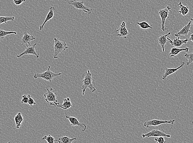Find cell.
Instances as JSON below:
<instances>
[{"label": "cell", "instance_id": "1", "mask_svg": "<svg viewBox=\"0 0 193 143\" xmlns=\"http://www.w3.org/2000/svg\"><path fill=\"white\" fill-rule=\"evenodd\" d=\"M83 80H82V95H84L86 90L87 88L89 89L92 92L96 91V88L93 85L92 83L93 79L92 78V74L89 70H87V72L85 73L82 76Z\"/></svg>", "mask_w": 193, "mask_h": 143}, {"label": "cell", "instance_id": "2", "mask_svg": "<svg viewBox=\"0 0 193 143\" xmlns=\"http://www.w3.org/2000/svg\"><path fill=\"white\" fill-rule=\"evenodd\" d=\"M50 68L51 67L48 66L47 71H45V72L40 73H35L33 76V78L35 79L39 78L51 82L55 77L62 75L61 73H56L52 72L50 70Z\"/></svg>", "mask_w": 193, "mask_h": 143}, {"label": "cell", "instance_id": "3", "mask_svg": "<svg viewBox=\"0 0 193 143\" xmlns=\"http://www.w3.org/2000/svg\"><path fill=\"white\" fill-rule=\"evenodd\" d=\"M47 92L44 95L45 101L48 103L50 104V106L57 107V106L60 105L58 102V100L57 99V94L54 92V89L50 88V90L46 88Z\"/></svg>", "mask_w": 193, "mask_h": 143}, {"label": "cell", "instance_id": "4", "mask_svg": "<svg viewBox=\"0 0 193 143\" xmlns=\"http://www.w3.org/2000/svg\"><path fill=\"white\" fill-rule=\"evenodd\" d=\"M54 58H58V55L59 54L62 53L68 48V46L67 45V43L64 41H61L60 40L54 38Z\"/></svg>", "mask_w": 193, "mask_h": 143}, {"label": "cell", "instance_id": "5", "mask_svg": "<svg viewBox=\"0 0 193 143\" xmlns=\"http://www.w3.org/2000/svg\"><path fill=\"white\" fill-rule=\"evenodd\" d=\"M171 12V8L170 6H167L166 8L160 10L158 12V14H159L161 20V30L163 32H164L166 30H168V28L167 26H165L166 20L169 17L168 14L170 12Z\"/></svg>", "mask_w": 193, "mask_h": 143}, {"label": "cell", "instance_id": "6", "mask_svg": "<svg viewBox=\"0 0 193 143\" xmlns=\"http://www.w3.org/2000/svg\"><path fill=\"white\" fill-rule=\"evenodd\" d=\"M69 5H72L75 8L79 10V11H83L87 14H90L92 13V9L89 8L85 6L84 4L83 1H76V0H73L70 1L68 2Z\"/></svg>", "mask_w": 193, "mask_h": 143}, {"label": "cell", "instance_id": "7", "mask_svg": "<svg viewBox=\"0 0 193 143\" xmlns=\"http://www.w3.org/2000/svg\"><path fill=\"white\" fill-rule=\"evenodd\" d=\"M176 120L175 119L170 120H148L144 123L143 126L145 127H150L151 126H157L164 124H169L173 125Z\"/></svg>", "mask_w": 193, "mask_h": 143}, {"label": "cell", "instance_id": "8", "mask_svg": "<svg viewBox=\"0 0 193 143\" xmlns=\"http://www.w3.org/2000/svg\"><path fill=\"white\" fill-rule=\"evenodd\" d=\"M167 137V138H170L171 136L170 135L166 134L163 132L158 130V129H153L146 134H143L142 135V137L143 138H145L146 137Z\"/></svg>", "mask_w": 193, "mask_h": 143}, {"label": "cell", "instance_id": "9", "mask_svg": "<svg viewBox=\"0 0 193 143\" xmlns=\"http://www.w3.org/2000/svg\"><path fill=\"white\" fill-rule=\"evenodd\" d=\"M36 43H35L33 45L30 46L29 47L27 48L22 53L20 54L19 55L17 56V58H20L24 55L32 54V55H34L37 58H39V53H37L35 49L36 46Z\"/></svg>", "mask_w": 193, "mask_h": 143}, {"label": "cell", "instance_id": "10", "mask_svg": "<svg viewBox=\"0 0 193 143\" xmlns=\"http://www.w3.org/2000/svg\"><path fill=\"white\" fill-rule=\"evenodd\" d=\"M65 117L68 120L72 126H73V127H75L76 126H79L80 127L82 132H85L87 129V126L85 124L79 122L77 118L74 117H69L66 114H65Z\"/></svg>", "mask_w": 193, "mask_h": 143}, {"label": "cell", "instance_id": "11", "mask_svg": "<svg viewBox=\"0 0 193 143\" xmlns=\"http://www.w3.org/2000/svg\"><path fill=\"white\" fill-rule=\"evenodd\" d=\"M185 64V62H182V63L179 66L176 68H167V67H166L165 73L162 76V80H165L168 76L171 75L173 74V73L177 72L179 69L182 68Z\"/></svg>", "mask_w": 193, "mask_h": 143}, {"label": "cell", "instance_id": "12", "mask_svg": "<svg viewBox=\"0 0 193 143\" xmlns=\"http://www.w3.org/2000/svg\"><path fill=\"white\" fill-rule=\"evenodd\" d=\"M167 39L168 40L169 43L171 44L173 46L176 48H179L182 46L183 44H187V42L189 41L188 39H185L181 40L179 39V37L174 39L173 41H172L169 38H167Z\"/></svg>", "mask_w": 193, "mask_h": 143}, {"label": "cell", "instance_id": "13", "mask_svg": "<svg viewBox=\"0 0 193 143\" xmlns=\"http://www.w3.org/2000/svg\"><path fill=\"white\" fill-rule=\"evenodd\" d=\"M116 31L119 32L117 36L122 37L125 39H126L127 36L129 34L128 31L126 28V24L124 21L122 22L118 30H117Z\"/></svg>", "mask_w": 193, "mask_h": 143}, {"label": "cell", "instance_id": "14", "mask_svg": "<svg viewBox=\"0 0 193 143\" xmlns=\"http://www.w3.org/2000/svg\"><path fill=\"white\" fill-rule=\"evenodd\" d=\"M191 25V22L190 21L187 25L185 26L178 33H176L175 34V36L176 37H182L183 36H186L188 35L190 32Z\"/></svg>", "mask_w": 193, "mask_h": 143}, {"label": "cell", "instance_id": "15", "mask_svg": "<svg viewBox=\"0 0 193 143\" xmlns=\"http://www.w3.org/2000/svg\"><path fill=\"white\" fill-rule=\"evenodd\" d=\"M49 11L47 14L46 17L45 19L44 22L43 24L40 26V28L39 30L40 31H43L44 26L48 21H50L53 18V17L54 16V12L55 11V9L54 7L50 6L49 8Z\"/></svg>", "mask_w": 193, "mask_h": 143}, {"label": "cell", "instance_id": "16", "mask_svg": "<svg viewBox=\"0 0 193 143\" xmlns=\"http://www.w3.org/2000/svg\"><path fill=\"white\" fill-rule=\"evenodd\" d=\"M35 38L32 35L29 34L26 32H24L23 36L22 39V45L25 44L27 48L29 47L30 46H31L30 42L35 40Z\"/></svg>", "mask_w": 193, "mask_h": 143}, {"label": "cell", "instance_id": "17", "mask_svg": "<svg viewBox=\"0 0 193 143\" xmlns=\"http://www.w3.org/2000/svg\"><path fill=\"white\" fill-rule=\"evenodd\" d=\"M170 34L171 33L169 32L167 34L161 35L158 39V42L162 48L163 52H165V45L169 43V42H168L167 38Z\"/></svg>", "mask_w": 193, "mask_h": 143}, {"label": "cell", "instance_id": "18", "mask_svg": "<svg viewBox=\"0 0 193 143\" xmlns=\"http://www.w3.org/2000/svg\"><path fill=\"white\" fill-rule=\"evenodd\" d=\"M189 48L188 47H186L184 48H172L170 50L169 55L172 58H175L176 56L178 55L179 53L182 52H188Z\"/></svg>", "mask_w": 193, "mask_h": 143}, {"label": "cell", "instance_id": "19", "mask_svg": "<svg viewBox=\"0 0 193 143\" xmlns=\"http://www.w3.org/2000/svg\"><path fill=\"white\" fill-rule=\"evenodd\" d=\"M177 6L179 8L178 12L179 14H182L183 16H186L189 12V7L188 6H185L183 5L181 2H180L177 4Z\"/></svg>", "mask_w": 193, "mask_h": 143}, {"label": "cell", "instance_id": "20", "mask_svg": "<svg viewBox=\"0 0 193 143\" xmlns=\"http://www.w3.org/2000/svg\"><path fill=\"white\" fill-rule=\"evenodd\" d=\"M72 106V104L71 103L70 99L69 98H67L63 100V103L62 104H60L57 106V107L61 108L64 110H67V109L71 108Z\"/></svg>", "mask_w": 193, "mask_h": 143}, {"label": "cell", "instance_id": "21", "mask_svg": "<svg viewBox=\"0 0 193 143\" xmlns=\"http://www.w3.org/2000/svg\"><path fill=\"white\" fill-rule=\"evenodd\" d=\"M14 120L17 129H19L20 126H21L22 122L24 121V119L22 117V113L20 112L18 113L14 117Z\"/></svg>", "mask_w": 193, "mask_h": 143}, {"label": "cell", "instance_id": "22", "mask_svg": "<svg viewBox=\"0 0 193 143\" xmlns=\"http://www.w3.org/2000/svg\"><path fill=\"white\" fill-rule=\"evenodd\" d=\"M76 139V137L70 138L67 136H63L58 138V142L59 143H71Z\"/></svg>", "mask_w": 193, "mask_h": 143}, {"label": "cell", "instance_id": "23", "mask_svg": "<svg viewBox=\"0 0 193 143\" xmlns=\"http://www.w3.org/2000/svg\"><path fill=\"white\" fill-rule=\"evenodd\" d=\"M11 34H14L16 35L17 34V32H13V31L8 32V31H5L3 30H0V39H5V37Z\"/></svg>", "mask_w": 193, "mask_h": 143}, {"label": "cell", "instance_id": "24", "mask_svg": "<svg viewBox=\"0 0 193 143\" xmlns=\"http://www.w3.org/2000/svg\"><path fill=\"white\" fill-rule=\"evenodd\" d=\"M14 17H0V24H2L3 23H7L8 21H14Z\"/></svg>", "mask_w": 193, "mask_h": 143}, {"label": "cell", "instance_id": "25", "mask_svg": "<svg viewBox=\"0 0 193 143\" xmlns=\"http://www.w3.org/2000/svg\"><path fill=\"white\" fill-rule=\"evenodd\" d=\"M136 24H138L141 28L143 30H146L148 29H152V26L146 22V21H142L141 22H137Z\"/></svg>", "mask_w": 193, "mask_h": 143}, {"label": "cell", "instance_id": "26", "mask_svg": "<svg viewBox=\"0 0 193 143\" xmlns=\"http://www.w3.org/2000/svg\"><path fill=\"white\" fill-rule=\"evenodd\" d=\"M184 57L188 60V61L186 63L187 66L189 65L193 62V51L190 53H186Z\"/></svg>", "mask_w": 193, "mask_h": 143}, {"label": "cell", "instance_id": "27", "mask_svg": "<svg viewBox=\"0 0 193 143\" xmlns=\"http://www.w3.org/2000/svg\"><path fill=\"white\" fill-rule=\"evenodd\" d=\"M42 140H46L47 142L48 143H53L55 142L56 141H58V139L56 140L54 137H53L52 136H51L50 135H48V136L45 135L44 137L42 138Z\"/></svg>", "mask_w": 193, "mask_h": 143}, {"label": "cell", "instance_id": "28", "mask_svg": "<svg viewBox=\"0 0 193 143\" xmlns=\"http://www.w3.org/2000/svg\"><path fill=\"white\" fill-rule=\"evenodd\" d=\"M29 100V95H24L22 96V99L21 100V102L22 104H28Z\"/></svg>", "mask_w": 193, "mask_h": 143}, {"label": "cell", "instance_id": "29", "mask_svg": "<svg viewBox=\"0 0 193 143\" xmlns=\"http://www.w3.org/2000/svg\"><path fill=\"white\" fill-rule=\"evenodd\" d=\"M154 141L156 142L159 143H165L166 142L163 137H155Z\"/></svg>", "mask_w": 193, "mask_h": 143}, {"label": "cell", "instance_id": "30", "mask_svg": "<svg viewBox=\"0 0 193 143\" xmlns=\"http://www.w3.org/2000/svg\"><path fill=\"white\" fill-rule=\"evenodd\" d=\"M29 95V102H28V104H29L30 106H31H31L33 105H36V102L35 101L34 99L31 98V96L30 95Z\"/></svg>", "mask_w": 193, "mask_h": 143}, {"label": "cell", "instance_id": "31", "mask_svg": "<svg viewBox=\"0 0 193 143\" xmlns=\"http://www.w3.org/2000/svg\"><path fill=\"white\" fill-rule=\"evenodd\" d=\"M13 2L15 5H21L22 3H25L26 0H13Z\"/></svg>", "mask_w": 193, "mask_h": 143}, {"label": "cell", "instance_id": "32", "mask_svg": "<svg viewBox=\"0 0 193 143\" xmlns=\"http://www.w3.org/2000/svg\"><path fill=\"white\" fill-rule=\"evenodd\" d=\"M188 39H189V40H190V41H192V42H193V33H192V34H191L190 37H189Z\"/></svg>", "mask_w": 193, "mask_h": 143}, {"label": "cell", "instance_id": "33", "mask_svg": "<svg viewBox=\"0 0 193 143\" xmlns=\"http://www.w3.org/2000/svg\"><path fill=\"white\" fill-rule=\"evenodd\" d=\"M190 21L191 22V24H192L193 26V18H191L190 19Z\"/></svg>", "mask_w": 193, "mask_h": 143}]
</instances>
